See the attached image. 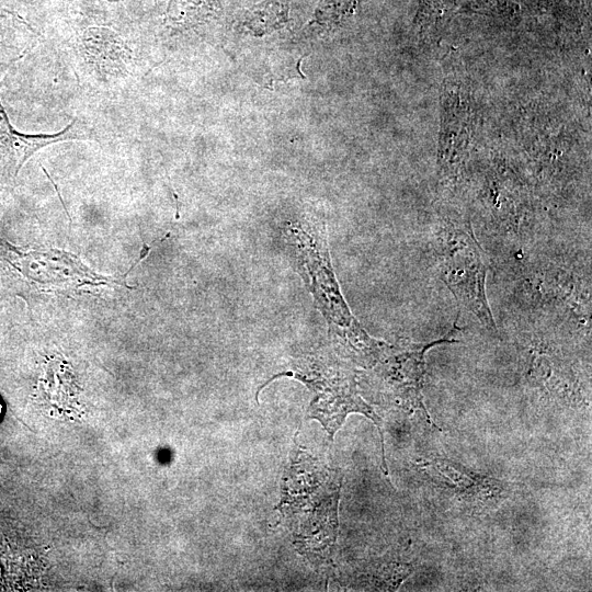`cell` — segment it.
<instances>
[{
  "mask_svg": "<svg viewBox=\"0 0 592 592\" xmlns=\"http://www.w3.org/2000/svg\"><path fill=\"white\" fill-rule=\"evenodd\" d=\"M104 1H107V2H118L121 0H104Z\"/></svg>",
  "mask_w": 592,
  "mask_h": 592,
  "instance_id": "obj_7",
  "label": "cell"
},
{
  "mask_svg": "<svg viewBox=\"0 0 592 592\" xmlns=\"http://www.w3.org/2000/svg\"><path fill=\"white\" fill-rule=\"evenodd\" d=\"M66 48L79 81L91 90L118 92L140 75L138 44L113 27L88 25Z\"/></svg>",
  "mask_w": 592,
  "mask_h": 592,
  "instance_id": "obj_3",
  "label": "cell"
},
{
  "mask_svg": "<svg viewBox=\"0 0 592 592\" xmlns=\"http://www.w3.org/2000/svg\"><path fill=\"white\" fill-rule=\"evenodd\" d=\"M459 328L456 322L444 337L426 342H403L397 348L386 345L385 366L389 384L398 399L409 410H422L429 419L423 405L422 387L424 379L425 353L429 349L443 343L455 342L454 335Z\"/></svg>",
  "mask_w": 592,
  "mask_h": 592,
  "instance_id": "obj_4",
  "label": "cell"
},
{
  "mask_svg": "<svg viewBox=\"0 0 592 592\" xmlns=\"http://www.w3.org/2000/svg\"><path fill=\"white\" fill-rule=\"evenodd\" d=\"M434 247L440 277L457 305L473 314L483 327L496 331L486 294V261L470 224L442 223L435 232Z\"/></svg>",
  "mask_w": 592,
  "mask_h": 592,
  "instance_id": "obj_2",
  "label": "cell"
},
{
  "mask_svg": "<svg viewBox=\"0 0 592 592\" xmlns=\"http://www.w3.org/2000/svg\"><path fill=\"white\" fill-rule=\"evenodd\" d=\"M340 486L339 475L295 448L283 482L281 511L295 543L305 550L323 551L333 545Z\"/></svg>",
  "mask_w": 592,
  "mask_h": 592,
  "instance_id": "obj_1",
  "label": "cell"
},
{
  "mask_svg": "<svg viewBox=\"0 0 592 592\" xmlns=\"http://www.w3.org/2000/svg\"><path fill=\"white\" fill-rule=\"evenodd\" d=\"M37 37L18 13L0 9V76L36 44Z\"/></svg>",
  "mask_w": 592,
  "mask_h": 592,
  "instance_id": "obj_6",
  "label": "cell"
},
{
  "mask_svg": "<svg viewBox=\"0 0 592 592\" xmlns=\"http://www.w3.org/2000/svg\"><path fill=\"white\" fill-rule=\"evenodd\" d=\"M93 138V132L72 119L64 129L54 134H24L10 123L0 101V182L15 179L23 164L39 149L56 143L87 140Z\"/></svg>",
  "mask_w": 592,
  "mask_h": 592,
  "instance_id": "obj_5",
  "label": "cell"
}]
</instances>
